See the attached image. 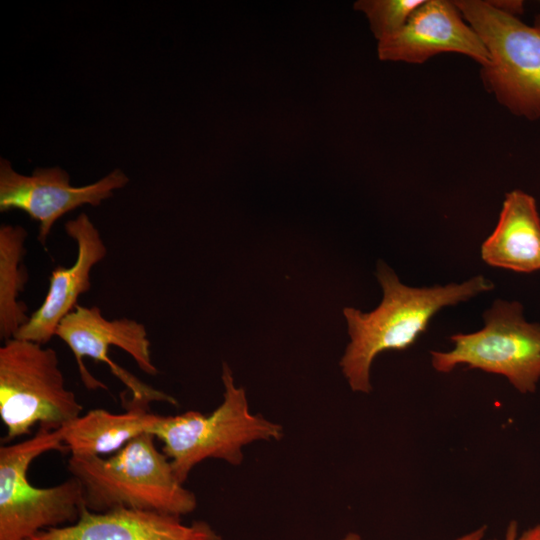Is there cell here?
<instances>
[{
	"label": "cell",
	"instance_id": "cell-18",
	"mask_svg": "<svg viewBox=\"0 0 540 540\" xmlns=\"http://www.w3.org/2000/svg\"><path fill=\"white\" fill-rule=\"evenodd\" d=\"M496 8L508 14L519 16L524 12V2L518 0L490 1Z\"/></svg>",
	"mask_w": 540,
	"mask_h": 540
},
{
	"label": "cell",
	"instance_id": "cell-4",
	"mask_svg": "<svg viewBox=\"0 0 540 540\" xmlns=\"http://www.w3.org/2000/svg\"><path fill=\"white\" fill-rule=\"evenodd\" d=\"M50 451L67 452L61 428L39 426L33 437L0 447V540H30L80 518L85 503L76 478L44 488L29 481L31 463Z\"/></svg>",
	"mask_w": 540,
	"mask_h": 540
},
{
	"label": "cell",
	"instance_id": "cell-11",
	"mask_svg": "<svg viewBox=\"0 0 540 540\" xmlns=\"http://www.w3.org/2000/svg\"><path fill=\"white\" fill-rule=\"evenodd\" d=\"M65 231L76 243V260L70 267L58 266L51 272L45 299L14 338L44 345L56 336L59 323L75 309L80 295L91 288L92 268L107 255L100 232L87 214L67 221Z\"/></svg>",
	"mask_w": 540,
	"mask_h": 540
},
{
	"label": "cell",
	"instance_id": "cell-12",
	"mask_svg": "<svg viewBox=\"0 0 540 540\" xmlns=\"http://www.w3.org/2000/svg\"><path fill=\"white\" fill-rule=\"evenodd\" d=\"M30 540H223L206 521L184 523L181 517L118 508L92 512L86 507L73 524L51 528Z\"/></svg>",
	"mask_w": 540,
	"mask_h": 540
},
{
	"label": "cell",
	"instance_id": "cell-14",
	"mask_svg": "<svg viewBox=\"0 0 540 540\" xmlns=\"http://www.w3.org/2000/svg\"><path fill=\"white\" fill-rule=\"evenodd\" d=\"M126 411L115 414L92 409L61 427L63 444L70 456L107 457L136 437L150 433L159 415L149 411V402L131 398ZM151 434V433H150Z\"/></svg>",
	"mask_w": 540,
	"mask_h": 540
},
{
	"label": "cell",
	"instance_id": "cell-2",
	"mask_svg": "<svg viewBox=\"0 0 540 540\" xmlns=\"http://www.w3.org/2000/svg\"><path fill=\"white\" fill-rule=\"evenodd\" d=\"M155 439L144 433L107 457H69L68 471L79 481L88 510L127 508L182 517L196 509V495L178 480Z\"/></svg>",
	"mask_w": 540,
	"mask_h": 540
},
{
	"label": "cell",
	"instance_id": "cell-7",
	"mask_svg": "<svg viewBox=\"0 0 540 540\" xmlns=\"http://www.w3.org/2000/svg\"><path fill=\"white\" fill-rule=\"evenodd\" d=\"M484 327L450 337L453 348L430 351L432 367L450 373L459 365L504 376L520 393H534L540 380V324L524 319L517 301L497 299L483 314Z\"/></svg>",
	"mask_w": 540,
	"mask_h": 540
},
{
	"label": "cell",
	"instance_id": "cell-3",
	"mask_svg": "<svg viewBox=\"0 0 540 540\" xmlns=\"http://www.w3.org/2000/svg\"><path fill=\"white\" fill-rule=\"evenodd\" d=\"M223 400L209 414L187 411L159 415L151 434L162 442L178 480L184 484L192 469L206 459H219L238 466L243 448L259 441H278L283 427L250 411L246 391L234 383L227 363L222 365Z\"/></svg>",
	"mask_w": 540,
	"mask_h": 540
},
{
	"label": "cell",
	"instance_id": "cell-19",
	"mask_svg": "<svg viewBox=\"0 0 540 540\" xmlns=\"http://www.w3.org/2000/svg\"><path fill=\"white\" fill-rule=\"evenodd\" d=\"M487 532V526L482 525L479 526L472 531L465 533L463 535H460L454 540H483Z\"/></svg>",
	"mask_w": 540,
	"mask_h": 540
},
{
	"label": "cell",
	"instance_id": "cell-17",
	"mask_svg": "<svg viewBox=\"0 0 540 540\" xmlns=\"http://www.w3.org/2000/svg\"><path fill=\"white\" fill-rule=\"evenodd\" d=\"M489 540H540V522L525 530H520L519 523L516 520H510L502 538Z\"/></svg>",
	"mask_w": 540,
	"mask_h": 540
},
{
	"label": "cell",
	"instance_id": "cell-16",
	"mask_svg": "<svg viewBox=\"0 0 540 540\" xmlns=\"http://www.w3.org/2000/svg\"><path fill=\"white\" fill-rule=\"evenodd\" d=\"M425 0H360L354 7L369 20L371 31L378 41L404 27L414 11Z\"/></svg>",
	"mask_w": 540,
	"mask_h": 540
},
{
	"label": "cell",
	"instance_id": "cell-5",
	"mask_svg": "<svg viewBox=\"0 0 540 540\" xmlns=\"http://www.w3.org/2000/svg\"><path fill=\"white\" fill-rule=\"evenodd\" d=\"M454 4L490 55L481 71L487 90L514 115L540 119V14L528 25L490 1Z\"/></svg>",
	"mask_w": 540,
	"mask_h": 540
},
{
	"label": "cell",
	"instance_id": "cell-20",
	"mask_svg": "<svg viewBox=\"0 0 540 540\" xmlns=\"http://www.w3.org/2000/svg\"><path fill=\"white\" fill-rule=\"evenodd\" d=\"M340 540H364L362 536L356 532H349L345 534Z\"/></svg>",
	"mask_w": 540,
	"mask_h": 540
},
{
	"label": "cell",
	"instance_id": "cell-9",
	"mask_svg": "<svg viewBox=\"0 0 540 540\" xmlns=\"http://www.w3.org/2000/svg\"><path fill=\"white\" fill-rule=\"evenodd\" d=\"M128 181L126 174L116 169L94 183L74 187L69 174L60 167L37 168L31 175H23L1 158L0 211L18 209L38 221V240L45 246L59 218L83 205H100Z\"/></svg>",
	"mask_w": 540,
	"mask_h": 540
},
{
	"label": "cell",
	"instance_id": "cell-8",
	"mask_svg": "<svg viewBox=\"0 0 540 540\" xmlns=\"http://www.w3.org/2000/svg\"><path fill=\"white\" fill-rule=\"evenodd\" d=\"M56 336L72 351L83 384L89 390L104 389L107 386L96 379L85 367L84 358L89 357L108 365L111 373L131 392L132 398L146 402H166L177 405V400L140 381L126 369L110 359V346L128 353L137 366L146 374L158 373L151 358V343L146 327L130 318L106 319L99 307L77 305L59 323Z\"/></svg>",
	"mask_w": 540,
	"mask_h": 540
},
{
	"label": "cell",
	"instance_id": "cell-13",
	"mask_svg": "<svg viewBox=\"0 0 540 540\" xmlns=\"http://www.w3.org/2000/svg\"><path fill=\"white\" fill-rule=\"evenodd\" d=\"M480 253L492 267L521 273L540 270V216L533 196L520 189L505 195L498 223Z\"/></svg>",
	"mask_w": 540,
	"mask_h": 540
},
{
	"label": "cell",
	"instance_id": "cell-6",
	"mask_svg": "<svg viewBox=\"0 0 540 540\" xmlns=\"http://www.w3.org/2000/svg\"><path fill=\"white\" fill-rule=\"evenodd\" d=\"M83 410L65 386L56 351L12 338L0 347V418L5 441L27 435L36 425L59 429Z\"/></svg>",
	"mask_w": 540,
	"mask_h": 540
},
{
	"label": "cell",
	"instance_id": "cell-1",
	"mask_svg": "<svg viewBox=\"0 0 540 540\" xmlns=\"http://www.w3.org/2000/svg\"><path fill=\"white\" fill-rule=\"evenodd\" d=\"M376 277L383 291L378 307L368 313L352 307L343 309L350 341L340 368L351 390L365 394L372 390L370 370L380 353L406 350L442 308L468 301L495 286L485 276L477 275L462 283L410 287L382 261L378 262Z\"/></svg>",
	"mask_w": 540,
	"mask_h": 540
},
{
	"label": "cell",
	"instance_id": "cell-10",
	"mask_svg": "<svg viewBox=\"0 0 540 540\" xmlns=\"http://www.w3.org/2000/svg\"><path fill=\"white\" fill-rule=\"evenodd\" d=\"M463 19L454 1H424L402 29L378 41V56L384 61L417 64L440 53L455 52L484 67L490 63L488 50Z\"/></svg>",
	"mask_w": 540,
	"mask_h": 540
},
{
	"label": "cell",
	"instance_id": "cell-15",
	"mask_svg": "<svg viewBox=\"0 0 540 540\" xmlns=\"http://www.w3.org/2000/svg\"><path fill=\"white\" fill-rule=\"evenodd\" d=\"M27 231L22 226L3 224L0 227V337H15L28 321L27 306L18 298L28 280L25 266Z\"/></svg>",
	"mask_w": 540,
	"mask_h": 540
}]
</instances>
